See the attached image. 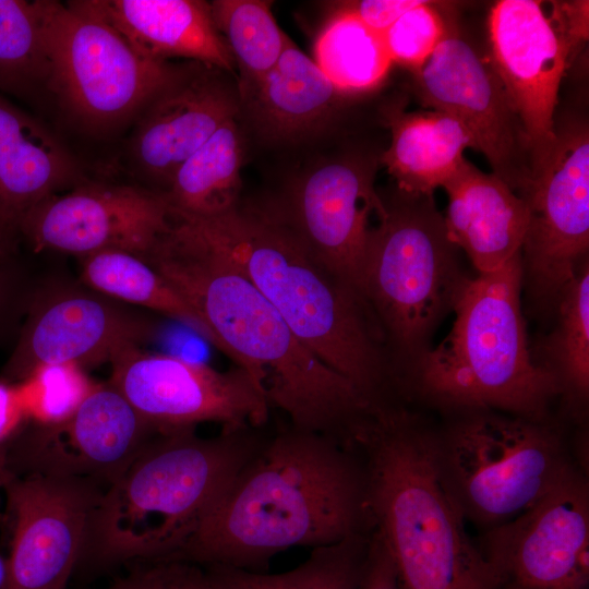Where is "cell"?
Instances as JSON below:
<instances>
[{
    "label": "cell",
    "mask_w": 589,
    "mask_h": 589,
    "mask_svg": "<svg viewBox=\"0 0 589 589\" xmlns=\"http://www.w3.org/2000/svg\"><path fill=\"white\" fill-rule=\"evenodd\" d=\"M27 416L16 384L0 380V446L26 424Z\"/></svg>",
    "instance_id": "39"
},
{
    "label": "cell",
    "mask_w": 589,
    "mask_h": 589,
    "mask_svg": "<svg viewBox=\"0 0 589 589\" xmlns=\"http://www.w3.org/2000/svg\"><path fill=\"white\" fill-rule=\"evenodd\" d=\"M386 118L390 143L380 161L406 193L433 194L443 188L467 160L465 149L472 148L464 125L445 112H408L397 106Z\"/></svg>",
    "instance_id": "25"
},
{
    "label": "cell",
    "mask_w": 589,
    "mask_h": 589,
    "mask_svg": "<svg viewBox=\"0 0 589 589\" xmlns=\"http://www.w3.org/2000/svg\"><path fill=\"white\" fill-rule=\"evenodd\" d=\"M502 589H521V588H519L517 586H514V585L506 584V585H504V587Z\"/></svg>",
    "instance_id": "43"
},
{
    "label": "cell",
    "mask_w": 589,
    "mask_h": 589,
    "mask_svg": "<svg viewBox=\"0 0 589 589\" xmlns=\"http://www.w3.org/2000/svg\"><path fill=\"white\" fill-rule=\"evenodd\" d=\"M431 430L389 402L372 408L353 442L365 468L372 524L399 589H502L503 577L471 541L438 480Z\"/></svg>",
    "instance_id": "4"
},
{
    "label": "cell",
    "mask_w": 589,
    "mask_h": 589,
    "mask_svg": "<svg viewBox=\"0 0 589 589\" xmlns=\"http://www.w3.org/2000/svg\"><path fill=\"white\" fill-rule=\"evenodd\" d=\"M420 0H362L341 4L370 29L382 34Z\"/></svg>",
    "instance_id": "37"
},
{
    "label": "cell",
    "mask_w": 589,
    "mask_h": 589,
    "mask_svg": "<svg viewBox=\"0 0 589 589\" xmlns=\"http://www.w3.org/2000/svg\"><path fill=\"white\" fill-rule=\"evenodd\" d=\"M209 4L215 26L239 71L241 101L273 69L289 38L267 1L215 0Z\"/></svg>",
    "instance_id": "30"
},
{
    "label": "cell",
    "mask_w": 589,
    "mask_h": 589,
    "mask_svg": "<svg viewBox=\"0 0 589 589\" xmlns=\"http://www.w3.org/2000/svg\"><path fill=\"white\" fill-rule=\"evenodd\" d=\"M143 260L200 314L219 350L252 375L291 426L352 446L372 405L293 334L228 259L172 216Z\"/></svg>",
    "instance_id": "2"
},
{
    "label": "cell",
    "mask_w": 589,
    "mask_h": 589,
    "mask_svg": "<svg viewBox=\"0 0 589 589\" xmlns=\"http://www.w3.org/2000/svg\"><path fill=\"white\" fill-rule=\"evenodd\" d=\"M357 589H399L390 553L382 536L373 527Z\"/></svg>",
    "instance_id": "36"
},
{
    "label": "cell",
    "mask_w": 589,
    "mask_h": 589,
    "mask_svg": "<svg viewBox=\"0 0 589 589\" xmlns=\"http://www.w3.org/2000/svg\"><path fill=\"white\" fill-rule=\"evenodd\" d=\"M413 75L421 104L457 119L492 173L525 200L532 185L528 143L491 60L450 22L445 38Z\"/></svg>",
    "instance_id": "10"
},
{
    "label": "cell",
    "mask_w": 589,
    "mask_h": 589,
    "mask_svg": "<svg viewBox=\"0 0 589 589\" xmlns=\"http://www.w3.org/2000/svg\"><path fill=\"white\" fill-rule=\"evenodd\" d=\"M5 305H0V313L3 311Z\"/></svg>",
    "instance_id": "44"
},
{
    "label": "cell",
    "mask_w": 589,
    "mask_h": 589,
    "mask_svg": "<svg viewBox=\"0 0 589 589\" xmlns=\"http://www.w3.org/2000/svg\"><path fill=\"white\" fill-rule=\"evenodd\" d=\"M14 276L9 264H0V305H5L13 293Z\"/></svg>",
    "instance_id": "40"
},
{
    "label": "cell",
    "mask_w": 589,
    "mask_h": 589,
    "mask_svg": "<svg viewBox=\"0 0 589 589\" xmlns=\"http://www.w3.org/2000/svg\"><path fill=\"white\" fill-rule=\"evenodd\" d=\"M0 589L9 588V573L7 557L0 554Z\"/></svg>",
    "instance_id": "42"
},
{
    "label": "cell",
    "mask_w": 589,
    "mask_h": 589,
    "mask_svg": "<svg viewBox=\"0 0 589 589\" xmlns=\"http://www.w3.org/2000/svg\"><path fill=\"white\" fill-rule=\"evenodd\" d=\"M83 180L59 139L0 94V264L17 253L33 209Z\"/></svg>",
    "instance_id": "21"
},
{
    "label": "cell",
    "mask_w": 589,
    "mask_h": 589,
    "mask_svg": "<svg viewBox=\"0 0 589 589\" xmlns=\"http://www.w3.org/2000/svg\"><path fill=\"white\" fill-rule=\"evenodd\" d=\"M437 4L420 0L381 34L392 63L414 73L433 55L450 23Z\"/></svg>",
    "instance_id": "34"
},
{
    "label": "cell",
    "mask_w": 589,
    "mask_h": 589,
    "mask_svg": "<svg viewBox=\"0 0 589 589\" xmlns=\"http://www.w3.org/2000/svg\"><path fill=\"white\" fill-rule=\"evenodd\" d=\"M521 253L501 268L468 278L453 306L449 334L419 353L413 387L457 408L500 410L543 420L560 393L554 374L534 363L520 311Z\"/></svg>",
    "instance_id": "6"
},
{
    "label": "cell",
    "mask_w": 589,
    "mask_h": 589,
    "mask_svg": "<svg viewBox=\"0 0 589 589\" xmlns=\"http://www.w3.org/2000/svg\"><path fill=\"white\" fill-rule=\"evenodd\" d=\"M558 326L549 344L560 393L574 408L587 404L589 394V268L577 271L560 294ZM575 409V410H576Z\"/></svg>",
    "instance_id": "31"
},
{
    "label": "cell",
    "mask_w": 589,
    "mask_h": 589,
    "mask_svg": "<svg viewBox=\"0 0 589 589\" xmlns=\"http://www.w3.org/2000/svg\"><path fill=\"white\" fill-rule=\"evenodd\" d=\"M238 117L220 125L175 172L164 193L173 215L208 218L239 205L243 140Z\"/></svg>",
    "instance_id": "26"
},
{
    "label": "cell",
    "mask_w": 589,
    "mask_h": 589,
    "mask_svg": "<svg viewBox=\"0 0 589 589\" xmlns=\"http://www.w3.org/2000/svg\"><path fill=\"white\" fill-rule=\"evenodd\" d=\"M263 428L158 431L103 492L85 560L98 567L169 560L266 436Z\"/></svg>",
    "instance_id": "5"
},
{
    "label": "cell",
    "mask_w": 589,
    "mask_h": 589,
    "mask_svg": "<svg viewBox=\"0 0 589 589\" xmlns=\"http://www.w3.org/2000/svg\"><path fill=\"white\" fill-rule=\"evenodd\" d=\"M48 75L37 0H0V92H46Z\"/></svg>",
    "instance_id": "32"
},
{
    "label": "cell",
    "mask_w": 589,
    "mask_h": 589,
    "mask_svg": "<svg viewBox=\"0 0 589 589\" xmlns=\"http://www.w3.org/2000/svg\"><path fill=\"white\" fill-rule=\"evenodd\" d=\"M313 60L342 95L376 87L393 64L382 35L341 8L320 32Z\"/></svg>",
    "instance_id": "29"
},
{
    "label": "cell",
    "mask_w": 589,
    "mask_h": 589,
    "mask_svg": "<svg viewBox=\"0 0 589 589\" xmlns=\"http://www.w3.org/2000/svg\"><path fill=\"white\" fill-rule=\"evenodd\" d=\"M127 572L101 589H213L204 568L182 560L127 565Z\"/></svg>",
    "instance_id": "35"
},
{
    "label": "cell",
    "mask_w": 589,
    "mask_h": 589,
    "mask_svg": "<svg viewBox=\"0 0 589 589\" xmlns=\"http://www.w3.org/2000/svg\"><path fill=\"white\" fill-rule=\"evenodd\" d=\"M144 56L179 58L233 73L235 63L211 11L201 0H85Z\"/></svg>",
    "instance_id": "23"
},
{
    "label": "cell",
    "mask_w": 589,
    "mask_h": 589,
    "mask_svg": "<svg viewBox=\"0 0 589 589\" xmlns=\"http://www.w3.org/2000/svg\"><path fill=\"white\" fill-rule=\"evenodd\" d=\"M479 548L504 585L588 589L589 485L585 471L575 467L525 513L484 531Z\"/></svg>",
    "instance_id": "15"
},
{
    "label": "cell",
    "mask_w": 589,
    "mask_h": 589,
    "mask_svg": "<svg viewBox=\"0 0 589 589\" xmlns=\"http://www.w3.org/2000/svg\"><path fill=\"white\" fill-rule=\"evenodd\" d=\"M158 430L109 382L93 384L56 423L24 425L7 444L13 476L37 474L111 484Z\"/></svg>",
    "instance_id": "12"
},
{
    "label": "cell",
    "mask_w": 589,
    "mask_h": 589,
    "mask_svg": "<svg viewBox=\"0 0 589 589\" xmlns=\"http://www.w3.org/2000/svg\"><path fill=\"white\" fill-rule=\"evenodd\" d=\"M216 67L175 63L133 121L127 160L135 183L165 193L177 169L241 111L238 84Z\"/></svg>",
    "instance_id": "17"
},
{
    "label": "cell",
    "mask_w": 589,
    "mask_h": 589,
    "mask_svg": "<svg viewBox=\"0 0 589 589\" xmlns=\"http://www.w3.org/2000/svg\"><path fill=\"white\" fill-rule=\"evenodd\" d=\"M443 189L448 195V238L479 274L496 271L521 253L529 206L504 181L466 160Z\"/></svg>",
    "instance_id": "22"
},
{
    "label": "cell",
    "mask_w": 589,
    "mask_h": 589,
    "mask_svg": "<svg viewBox=\"0 0 589 589\" xmlns=\"http://www.w3.org/2000/svg\"><path fill=\"white\" fill-rule=\"evenodd\" d=\"M371 530L312 549L303 563L284 573L217 564L202 567L213 589H357Z\"/></svg>",
    "instance_id": "28"
},
{
    "label": "cell",
    "mask_w": 589,
    "mask_h": 589,
    "mask_svg": "<svg viewBox=\"0 0 589 589\" xmlns=\"http://www.w3.org/2000/svg\"><path fill=\"white\" fill-rule=\"evenodd\" d=\"M89 382L75 365H45L17 383L27 420L56 423L68 418L88 393Z\"/></svg>",
    "instance_id": "33"
},
{
    "label": "cell",
    "mask_w": 589,
    "mask_h": 589,
    "mask_svg": "<svg viewBox=\"0 0 589 589\" xmlns=\"http://www.w3.org/2000/svg\"><path fill=\"white\" fill-rule=\"evenodd\" d=\"M46 92L81 130L108 134L133 122L175 63L137 51L85 2L37 0Z\"/></svg>",
    "instance_id": "9"
},
{
    "label": "cell",
    "mask_w": 589,
    "mask_h": 589,
    "mask_svg": "<svg viewBox=\"0 0 589 589\" xmlns=\"http://www.w3.org/2000/svg\"><path fill=\"white\" fill-rule=\"evenodd\" d=\"M383 203L369 233L359 293L383 342L399 354H417L468 278L433 194L396 188Z\"/></svg>",
    "instance_id": "8"
},
{
    "label": "cell",
    "mask_w": 589,
    "mask_h": 589,
    "mask_svg": "<svg viewBox=\"0 0 589 589\" xmlns=\"http://www.w3.org/2000/svg\"><path fill=\"white\" fill-rule=\"evenodd\" d=\"M13 477L7 457V444L0 446V490H3L4 485Z\"/></svg>",
    "instance_id": "41"
},
{
    "label": "cell",
    "mask_w": 589,
    "mask_h": 589,
    "mask_svg": "<svg viewBox=\"0 0 589 589\" xmlns=\"http://www.w3.org/2000/svg\"><path fill=\"white\" fill-rule=\"evenodd\" d=\"M105 488L84 479L13 476L4 485L10 589H67L82 563Z\"/></svg>",
    "instance_id": "14"
},
{
    "label": "cell",
    "mask_w": 589,
    "mask_h": 589,
    "mask_svg": "<svg viewBox=\"0 0 589 589\" xmlns=\"http://www.w3.org/2000/svg\"><path fill=\"white\" fill-rule=\"evenodd\" d=\"M344 96L290 39L273 69L241 99L266 139L291 141L317 130Z\"/></svg>",
    "instance_id": "24"
},
{
    "label": "cell",
    "mask_w": 589,
    "mask_h": 589,
    "mask_svg": "<svg viewBox=\"0 0 589 589\" xmlns=\"http://www.w3.org/2000/svg\"><path fill=\"white\" fill-rule=\"evenodd\" d=\"M170 219L164 193L136 183L84 179L33 209L24 223L22 242L36 252L84 257L116 250L143 259Z\"/></svg>",
    "instance_id": "16"
},
{
    "label": "cell",
    "mask_w": 589,
    "mask_h": 589,
    "mask_svg": "<svg viewBox=\"0 0 589 589\" xmlns=\"http://www.w3.org/2000/svg\"><path fill=\"white\" fill-rule=\"evenodd\" d=\"M488 31L490 60L521 123L533 182L556 141L554 112L572 53L540 1L495 2Z\"/></svg>",
    "instance_id": "18"
},
{
    "label": "cell",
    "mask_w": 589,
    "mask_h": 589,
    "mask_svg": "<svg viewBox=\"0 0 589 589\" xmlns=\"http://www.w3.org/2000/svg\"><path fill=\"white\" fill-rule=\"evenodd\" d=\"M112 384L158 431L217 422L263 428L271 406L256 381L235 365L218 371L183 358L125 350L111 362Z\"/></svg>",
    "instance_id": "11"
},
{
    "label": "cell",
    "mask_w": 589,
    "mask_h": 589,
    "mask_svg": "<svg viewBox=\"0 0 589 589\" xmlns=\"http://www.w3.org/2000/svg\"><path fill=\"white\" fill-rule=\"evenodd\" d=\"M375 172L376 159L368 156L324 161L293 183L279 204L261 208L359 297L370 219L384 208Z\"/></svg>",
    "instance_id": "13"
},
{
    "label": "cell",
    "mask_w": 589,
    "mask_h": 589,
    "mask_svg": "<svg viewBox=\"0 0 589 589\" xmlns=\"http://www.w3.org/2000/svg\"><path fill=\"white\" fill-rule=\"evenodd\" d=\"M82 259L81 276L92 290L176 320L219 350L216 337L200 314L143 259L116 250Z\"/></svg>",
    "instance_id": "27"
},
{
    "label": "cell",
    "mask_w": 589,
    "mask_h": 589,
    "mask_svg": "<svg viewBox=\"0 0 589 589\" xmlns=\"http://www.w3.org/2000/svg\"><path fill=\"white\" fill-rule=\"evenodd\" d=\"M373 528L360 452L288 426L266 435L169 560L261 572L292 546H326Z\"/></svg>",
    "instance_id": "1"
},
{
    "label": "cell",
    "mask_w": 589,
    "mask_h": 589,
    "mask_svg": "<svg viewBox=\"0 0 589 589\" xmlns=\"http://www.w3.org/2000/svg\"><path fill=\"white\" fill-rule=\"evenodd\" d=\"M565 39L572 57L588 38V1L552 2L549 14Z\"/></svg>",
    "instance_id": "38"
},
{
    "label": "cell",
    "mask_w": 589,
    "mask_h": 589,
    "mask_svg": "<svg viewBox=\"0 0 589 589\" xmlns=\"http://www.w3.org/2000/svg\"><path fill=\"white\" fill-rule=\"evenodd\" d=\"M525 201L524 266L540 297L560 296L589 248V130L584 120L556 127L554 147Z\"/></svg>",
    "instance_id": "19"
},
{
    "label": "cell",
    "mask_w": 589,
    "mask_h": 589,
    "mask_svg": "<svg viewBox=\"0 0 589 589\" xmlns=\"http://www.w3.org/2000/svg\"><path fill=\"white\" fill-rule=\"evenodd\" d=\"M431 430L433 462L449 501L483 531L532 507L577 465L543 420L466 409Z\"/></svg>",
    "instance_id": "7"
},
{
    "label": "cell",
    "mask_w": 589,
    "mask_h": 589,
    "mask_svg": "<svg viewBox=\"0 0 589 589\" xmlns=\"http://www.w3.org/2000/svg\"><path fill=\"white\" fill-rule=\"evenodd\" d=\"M173 216L228 259L293 334L371 405L386 400L389 364L364 302L286 227L240 205L208 218Z\"/></svg>",
    "instance_id": "3"
},
{
    "label": "cell",
    "mask_w": 589,
    "mask_h": 589,
    "mask_svg": "<svg viewBox=\"0 0 589 589\" xmlns=\"http://www.w3.org/2000/svg\"><path fill=\"white\" fill-rule=\"evenodd\" d=\"M149 330L145 321L104 294L62 291L31 306L1 380L17 384L45 365L83 369L111 362L139 347Z\"/></svg>",
    "instance_id": "20"
}]
</instances>
